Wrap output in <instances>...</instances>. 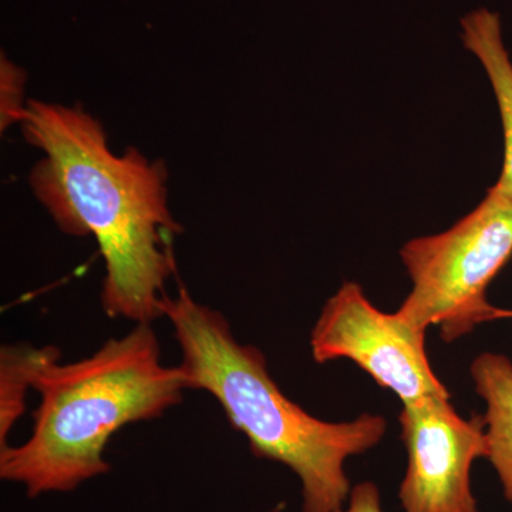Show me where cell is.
Segmentation results:
<instances>
[{
	"label": "cell",
	"instance_id": "8",
	"mask_svg": "<svg viewBox=\"0 0 512 512\" xmlns=\"http://www.w3.org/2000/svg\"><path fill=\"white\" fill-rule=\"evenodd\" d=\"M463 43L483 64L503 120L504 167L498 187L512 195V63L501 36L500 16L488 9L468 13L461 20Z\"/></svg>",
	"mask_w": 512,
	"mask_h": 512
},
{
	"label": "cell",
	"instance_id": "4",
	"mask_svg": "<svg viewBox=\"0 0 512 512\" xmlns=\"http://www.w3.org/2000/svg\"><path fill=\"white\" fill-rule=\"evenodd\" d=\"M403 264L413 289L396 315L410 328L440 329L456 342L481 323L503 319L487 289L512 256V195L497 184L474 210L443 234L404 245Z\"/></svg>",
	"mask_w": 512,
	"mask_h": 512
},
{
	"label": "cell",
	"instance_id": "7",
	"mask_svg": "<svg viewBox=\"0 0 512 512\" xmlns=\"http://www.w3.org/2000/svg\"><path fill=\"white\" fill-rule=\"evenodd\" d=\"M476 392L487 406L484 421L493 464L512 504V362L500 353H483L471 365Z\"/></svg>",
	"mask_w": 512,
	"mask_h": 512
},
{
	"label": "cell",
	"instance_id": "9",
	"mask_svg": "<svg viewBox=\"0 0 512 512\" xmlns=\"http://www.w3.org/2000/svg\"><path fill=\"white\" fill-rule=\"evenodd\" d=\"M62 353L55 346L3 345L0 350V450L9 447L13 426L26 412V394L37 372Z\"/></svg>",
	"mask_w": 512,
	"mask_h": 512
},
{
	"label": "cell",
	"instance_id": "5",
	"mask_svg": "<svg viewBox=\"0 0 512 512\" xmlns=\"http://www.w3.org/2000/svg\"><path fill=\"white\" fill-rule=\"evenodd\" d=\"M313 360L319 365L349 359L403 404L451 394L434 373L426 333L410 328L396 313L372 305L362 286L346 282L326 302L312 330Z\"/></svg>",
	"mask_w": 512,
	"mask_h": 512
},
{
	"label": "cell",
	"instance_id": "2",
	"mask_svg": "<svg viewBox=\"0 0 512 512\" xmlns=\"http://www.w3.org/2000/svg\"><path fill=\"white\" fill-rule=\"evenodd\" d=\"M163 318L180 345L187 389L210 393L254 456L291 468L301 481L302 512L343 510L352 491L345 461L382 441L386 419L365 413L330 423L306 413L274 382L264 353L239 343L227 318L183 285L164 299Z\"/></svg>",
	"mask_w": 512,
	"mask_h": 512
},
{
	"label": "cell",
	"instance_id": "1",
	"mask_svg": "<svg viewBox=\"0 0 512 512\" xmlns=\"http://www.w3.org/2000/svg\"><path fill=\"white\" fill-rule=\"evenodd\" d=\"M23 137L43 157L29 174L40 204L64 234L92 235L106 265L101 308L113 319L163 318L183 227L168 205V171L137 148L111 151L96 117L80 106L29 100Z\"/></svg>",
	"mask_w": 512,
	"mask_h": 512
},
{
	"label": "cell",
	"instance_id": "3",
	"mask_svg": "<svg viewBox=\"0 0 512 512\" xmlns=\"http://www.w3.org/2000/svg\"><path fill=\"white\" fill-rule=\"evenodd\" d=\"M33 390L40 403L32 436L0 450V478L22 485L30 498L72 493L109 473L104 450L111 437L128 424L160 419L188 389L180 367L161 362L153 323H137L89 357L47 363Z\"/></svg>",
	"mask_w": 512,
	"mask_h": 512
},
{
	"label": "cell",
	"instance_id": "11",
	"mask_svg": "<svg viewBox=\"0 0 512 512\" xmlns=\"http://www.w3.org/2000/svg\"><path fill=\"white\" fill-rule=\"evenodd\" d=\"M339 512H383L379 488L372 481L355 485L350 491L348 508Z\"/></svg>",
	"mask_w": 512,
	"mask_h": 512
},
{
	"label": "cell",
	"instance_id": "12",
	"mask_svg": "<svg viewBox=\"0 0 512 512\" xmlns=\"http://www.w3.org/2000/svg\"><path fill=\"white\" fill-rule=\"evenodd\" d=\"M512 318V311H504L503 309V319Z\"/></svg>",
	"mask_w": 512,
	"mask_h": 512
},
{
	"label": "cell",
	"instance_id": "6",
	"mask_svg": "<svg viewBox=\"0 0 512 512\" xmlns=\"http://www.w3.org/2000/svg\"><path fill=\"white\" fill-rule=\"evenodd\" d=\"M399 420L409 457L404 512H478L470 471L490 456L484 417L463 419L447 397H424L403 404Z\"/></svg>",
	"mask_w": 512,
	"mask_h": 512
},
{
	"label": "cell",
	"instance_id": "10",
	"mask_svg": "<svg viewBox=\"0 0 512 512\" xmlns=\"http://www.w3.org/2000/svg\"><path fill=\"white\" fill-rule=\"evenodd\" d=\"M26 73L22 67L2 55L0 57V130L22 123L28 101L25 96Z\"/></svg>",
	"mask_w": 512,
	"mask_h": 512
}]
</instances>
